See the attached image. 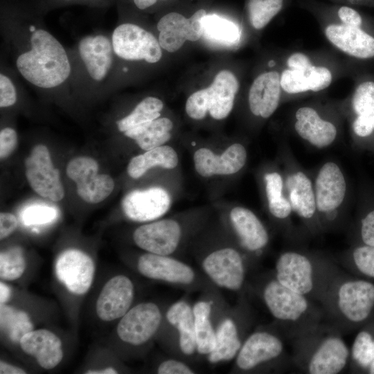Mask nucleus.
Returning <instances> with one entry per match:
<instances>
[{"mask_svg": "<svg viewBox=\"0 0 374 374\" xmlns=\"http://www.w3.org/2000/svg\"><path fill=\"white\" fill-rule=\"evenodd\" d=\"M265 197L270 215L288 227L293 213L286 197L283 170L267 172L263 176Z\"/></svg>", "mask_w": 374, "mask_h": 374, "instance_id": "nucleus-29", "label": "nucleus"}, {"mask_svg": "<svg viewBox=\"0 0 374 374\" xmlns=\"http://www.w3.org/2000/svg\"><path fill=\"white\" fill-rule=\"evenodd\" d=\"M98 168L94 159L84 156L71 159L66 167V175L76 184L78 195L87 203L103 201L114 188L112 178L106 174H99Z\"/></svg>", "mask_w": 374, "mask_h": 374, "instance_id": "nucleus-14", "label": "nucleus"}, {"mask_svg": "<svg viewBox=\"0 0 374 374\" xmlns=\"http://www.w3.org/2000/svg\"><path fill=\"white\" fill-rule=\"evenodd\" d=\"M134 285L125 276L118 275L109 279L102 289L96 302L98 317L105 321L122 317L132 305Z\"/></svg>", "mask_w": 374, "mask_h": 374, "instance_id": "nucleus-22", "label": "nucleus"}, {"mask_svg": "<svg viewBox=\"0 0 374 374\" xmlns=\"http://www.w3.org/2000/svg\"><path fill=\"white\" fill-rule=\"evenodd\" d=\"M337 271L321 256L299 250L281 253L275 264V278L283 286L306 296L321 300Z\"/></svg>", "mask_w": 374, "mask_h": 374, "instance_id": "nucleus-3", "label": "nucleus"}, {"mask_svg": "<svg viewBox=\"0 0 374 374\" xmlns=\"http://www.w3.org/2000/svg\"><path fill=\"white\" fill-rule=\"evenodd\" d=\"M284 353V344L278 336L267 331H257L242 344L236 355V364L240 370L249 371L282 358Z\"/></svg>", "mask_w": 374, "mask_h": 374, "instance_id": "nucleus-19", "label": "nucleus"}, {"mask_svg": "<svg viewBox=\"0 0 374 374\" xmlns=\"http://www.w3.org/2000/svg\"><path fill=\"white\" fill-rule=\"evenodd\" d=\"M197 172L203 177L232 175L239 172L247 159L246 148L241 143L230 145L220 156L207 148L197 150L193 157Z\"/></svg>", "mask_w": 374, "mask_h": 374, "instance_id": "nucleus-25", "label": "nucleus"}, {"mask_svg": "<svg viewBox=\"0 0 374 374\" xmlns=\"http://www.w3.org/2000/svg\"><path fill=\"white\" fill-rule=\"evenodd\" d=\"M168 321L179 332V345L181 352L186 355L197 350L193 310L184 301L173 303L166 313Z\"/></svg>", "mask_w": 374, "mask_h": 374, "instance_id": "nucleus-30", "label": "nucleus"}, {"mask_svg": "<svg viewBox=\"0 0 374 374\" xmlns=\"http://www.w3.org/2000/svg\"><path fill=\"white\" fill-rule=\"evenodd\" d=\"M262 299L272 317L295 337L320 324L322 313L310 299L283 286L275 278L264 286Z\"/></svg>", "mask_w": 374, "mask_h": 374, "instance_id": "nucleus-6", "label": "nucleus"}, {"mask_svg": "<svg viewBox=\"0 0 374 374\" xmlns=\"http://www.w3.org/2000/svg\"><path fill=\"white\" fill-rule=\"evenodd\" d=\"M239 82L229 70L219 71L209 87L193 93L185 106L186 114L195 120L204 118L207 112L216 120L224 119L231 112Z\"/></svg>", "mask_w": 374, "mask_h": 374, "instance_id": "nucleus-10", "label": "nucleus"}, {"mask_svg": "<svg viewBox=\"0 0 374 374\" xmlns=\"http://www.w3.org/2000/svg\"><path fill=\"white\" fill-rule=\"evenodd\" d=\"M163 108V101L155 96H148L141 99L127 115L116 121L115 124L121 132L141 124L158 118Z\"/></svg>", "mask_w": 374, "mask_h": 374, "instance_id": "nucleus-36", "label": "nucleus"}, {"mask_svg": "<svg viewBox=\"0 0 374 374\" xmlns=\"http://www.w3.org/2000/svg\"><path fill=\"white\" fill-rule=\"evenodd\" d=\"M111 39L117 62L119 86L130 64L151 65L158 63L162 57L158 38L136 23H119L112 31Z\"/></svg>", "mask_w": 374, "mask_h": 374, "instance_id": "nucleus-7", "label": "nucleus"}, {"mask_svg": "<svg viewBox=\"0 0 374 374\" xmlns=\"http://www.w3.org/2000/svg\"><path fill=\"white\" fill-rule=\"evenodd\" d=\"M17 133L10 126H6L0 131V157L1 159L10 156L17 144Z\"/></svg>", "mask_w": 374, "mask_h": 374, "instance_id": "nucleus-45", "label": "nucleus"}, {"mask_svg": "<svg viewBox=\"0 0 374 374\" xmlns=\"http://www.w3.org/2000/svg\"><path fill=\"white\" fill-rule=\"evenodd\" d=\"M159 374H192L195 372L182 362L176 359L163 361L158 367Z\"/></svg>", "mask_w": 374, "mask_h": 374, "instance_id": "nucleus-47", "label": "nucleus"}, {"mask_svg": "<svg viewBox=\"0 0 374 374\" xmlns=\"http://www.w3.org/2000/svg\"><path fill=\"white\" fill-rule=\"evenodd\" d=\"M202 268L207 276L220 287L238 291L244 284V260L235 249L226 247L213 251L204 259Z\"/></svg>", "mask_w": 374, "mask_h": 374, "instance_id": "nucleus-17", "label": "nucleus"}, {"mask_svg": "<svg viewBox=\"0 0 374 374\" xmlns=\"http://www.w3.org/2000/svg\"><path fill=\"white\" fill-rule=\"evenodd\" d=\"M332 326L365 321L374 308V285L364 280L345 279L337 274L321 300Z\"/></svg>", "mask_w": 374, "mask_h": 374, "instance_id": "nucleus-5", "label": "nucleus"}, {"mask_svg": "<svg viewBox=\"0 0 374 374\" xmlns=\"http://www.w3.org/2000/svg\"><path fill=\"white\" fill-rule=\"evenodd\" d=\"M211 305V302L202 301L193 308L197 350L202 355H209L215 346L216 331L210 319Z\"/></svg>", "mask_w": 374, "mask_h": 374, "instance_id": "nucleus-34", "label": "nucleus"}, {"mask_svg": "<svg viewBox=\"0 0 374 374\" xmlns=\"http://www.w3.org/2000/svg\"><path fill=\"white\" fill-rule=\"evenodd\" d=\"M230 219L244 249L258 252L265 248L269 241L268 231L253 211L243 206H236L231 209Z\"/></svg>", "mask_w": 374, "mask_h": 374, "instance_id": "nucleus-28", "label": "nucleus"}, {"mask_svg": "<svg viewBox=\"0 0 374 374\" xmlns=\"http://www.w3.org/2000/svg\"><path fill=\"white\" fill-rule=\"evenodd\" d=\"M181 233L176 221L163 220L138 227L133 239L139 247L148 253L168 256L177 248Z\"/></svg>", "mask_w": 374, "mask_h": 374, "instance_id": "nucleus-21", "label": "nucleus"}, {"mask_svg": "<svg viewBox=\"0 0 374 374\" xmlns=\"http://www.w3.org/2000/svg\"><path fill=\"white\" fill-rule=\"evenodd\" d=\"M16 217L10 213L0 214V238L3 240L14 232L17 227Z\"/></svg>", "mask_w": 374, "mask_h": 374, "instance_id": "nucleus-49", "label": "nucleus"}, {"mask_svg": "<svg viewBox=\"0 0 374 374\" xmlns=\"http://www.w3.org/2000/svg\"><path fill=\"white\" fill-rule=\"evenodd\" d=\"M25 174L30 186L40 196L59 202L64 196L60 171L54 168L50 152L43 144L35 145L25 160Z\"/></svg>", "mask_w": 374, "mask_h": 374, "instance_id": "nucleus-13", "label": "nucleus"}, {"mask_svg": "<svg viewBox=\"0 0 374 374\" xmlns=\"http://www.w3.org/2000/svg\"><path fill=\"white\" fill-rule=\"evenodd\" d=\"M57 216V211L46 205H32L24 210L22 222L26 226L41 225L51 222Z\"/></svg>", "mask_w": 374, "mask_h": 374, "instance_id": "nucleus-43", "label": "nucleus"}, {"mask_svg": "<svg viewBox=\"0 0 374 374\" xmlns=\"http://www.w3.org/2000/svg\"><path fill=\"white\" fill-rule=\"evenodd\" d=\"M177 163L178 157L174 149L161 145L133 157L127 166V173L132 178L138 179L153 167L172 169Z\"/></svg>", "mask_w": 374, "mask_h": 374, "instance_id": "nucleus-32", "label": "nucleus"}, {"mask_svg": "<svg viewBox=\"0 0 374 374\" xmlns=\"http://www.w3.org/2000/svg\"><path fill=\"white\" fill-rule=\"evenodd\" d=\"M203 28L208 36L222 42H235L240 36L239 29L233 22L215 14L204 17Z\"/></svg>", "mask_w": 374, "mask_h": 374, "instance_id": "nucleus-39", "label": "nucleus"}, {"mask_svg": "<svg viewBox=\"0 0 374 374\" xmlns=\"http://www.w3.org/2000/svg\"><path fill=\"white\" fill-rule=\"evenodd\" d=\"M170 197L159 187L134 190L127 193L122 201L125 215L136 222H148L164 215L170 206Z\"/></svg>", "mask_w": 374, "mask_h": 374, "instance_id": "nucleus-20", "label": "nucleus"}, {"mask_svg": "<svg viewBox=\"0 0 374 374\" xmlns=\"http://www.w3.org/2000/svg\"><path fill=\"white\" fill-rule=\"evenodd\" d=\"M334 326L321 323L297 336L295 361L310 374H337L346 366L350 352Z\"/></svg>", "mask_w": 374, "mask_h": 374, "instance_id": "nucleus-4", "label": "nucleus"}, {"mask_svg": "<svg viewBox=\"0 0 374 374\" xmlns=\"http://www.w3.org/2000/svg\"><path fill=\"white\" fill-rule=\"evenodd\" d=\"M285 148L283 170L285 193L293 213L310 233H320L322 230L317 211L313 178L298 163L289 148Z\"/></svg>", "mask_w": 374, "mask_h": 374, "instance_id": "nucleus-9", "label": "nucleus"}, {"mask_svg": "<svg viewBox=\"0 0 374 374\" xmlns=\"http://www.w3.org/2000/svg\"><path fill=\"white\" fill-rule=\"evenodd\" d=\"M112 0H40L37 6L44 14L51 9L70 5H84L91 7L109 6Z\"/></svg>", "mask_w": 374, "mask_h": 374, "instance_id": "nucleus-44", "label": "nucleus"}, {"mask_svg": "<svg viewBox=\"0 0 374 374\" xmlns=\"http://www.w3.org/2000/svg\"><path fill=\"white\" fill-rule=\"evenodd\" d=\"M283 89L280 72L265 71L253 81L249 91L248 103L253 115L264 119L271 117L280 102Z\"/></svg>", "mask_w": 374, "mask_h": 374, "instance_id": "nucleus-23", "label": "nucleus"}, {"mask_svg": "<svg viewBox=\"0 0 374 374\" xmlns=\"http://www.w3.org/2000/svg\"><path fill=\"white\" fill-rule=\"evenodd\" d=\"M350 355L361 367H368L374 361V339L367 331H361L356 336Z\"/></svg>", "mask_w": 374, "mask_h": 374, "instance_id": "nucleus-41", "label": "nucleus"}, {"mask_svg": "<svg viewBox=\"0 0 374 374\" xmlns=\"http://www.w3.org/2000/svg\"><path fill=\"white\" fill-rule=\"evenodd\" d=\"M328 42L342 53L357 59L374 57V37L361 26L330 24L324 28Z\"/></svg>", "mask_w": 374, "mask_h": 374, "instance_id": "nucleus-24", "label": "nucleus"}, {"mask_svg": "<svg viewBox=\"0 0 374 374\" xmlns=\"http://www.w3.org/2000/svg\"><path fill=\"white\" fill-rule=\"evenodd\" d=\"M73 98L93 99L119 87L118 67L111 33L97 30L80 37L67 47Z\"/></svg>", "mask_w": 374, "mask_h": 374, "instance_id": "nucleus-2", "label": "nucleus"}, {"mask_svg": "<svg viewBox=\"0 0 374 374\" xmlns=\"http://www.w3.org/2000/svg\"><path fill=\"white\" fill-rule=\"evenodd\" d=\"M332 80L329 68L313 63L301 52L290 54L280 72L283 92L291 96L321 91L330 85Z\"/></svg>", "mask_w": 374, "mask_h": 374, "instance_id": "nucleus-11", "label": "nucleus"}, {"mask_svg": "<svg viewBox=\"0 0 374 374\" xmlns=\"http://www.w3.org/2000/svg\"><path fill=\"white\" fill-rule=\"evenodd\" d=\"M368 368H369V373L371 374H374V361L370 364Z\"/></svg>", "mask_w": 374, "mask_h": 374, "instance_id": "nucleus-54", "label": "nucleus"}, {"mask_svg": "<svg viewBox=\"0 0 374 374\" xmlns=\"http://www.w3.org/2000/svg\"><path fill=\"white\" fill-rule=\"evenodd\" d=\"M26 260L19 247H13L0 253V276L6 280H14L23 274Z\"/></svg>", "mask_w": 374, "mask_h": 374, "instance_id": "nucleus-40", "label": "nucleus"}, {"mask_svg": "<svg viewBox=\"0 0 374 374\" xmlns=\"http://www.w3.org/2000/svg\"><path fill=\"white\" fill-rule=\"evenodd\" d=\"M359 236L362 244L374 247V208L367 211L361 218Z\"/></svg>", "mask_w": 374, "mask_h": 374, "instance_id": "nucleus-46", "label": "nucleus"}, {"mask_svg": "<svg viewBox=\"0 0 374 374\" xmlns=\"http://www.w3.org/2000/svg\"><path fill=\"white\" fill-rule=\"evenodd\" d=\"M37 4L3 1L0 33L3 53L21 79L36 91L56 100L73 98L67 47L48 29Z\"/></svg>", "mask_w": 374, "mask_h": 374, "instance_id": "nucleus-1", "label": "nucleus"}, {"mask_svg": "<svg viewBox=\"0 0 374 374\" xmlns=\"http://www.w3.org/2000/svg\"><path fill=\"white\" fill-rule=\"evenodd\" d=\"M137 268L148 278L170 283L188 285L195 278L189 265L168 256L145 253L139 258Z\"/></svg>", "mask_w": 374, "mask_h": 374, "instance_id": "nucleus-26", "label": "nucleus"}, {"mask_svg": "<svg viewBox=\"0 0 374 374\" xmlns=\"http://www.w3.org/2000/svg\"><path fill=\"white\" fill-rule=\"evenodd\" d=\"M206 12L202 8L189 18L183 15L169 12L158 21V40L162 49L169 53L179 50L186 41L195 42L204 33L203 19Z\"/></svg>", "mask_w": 374, "mask_h": 374, "instance_id": "nucleus-15", "label": "nucleus"}, {"mask_svg": "<svg viewBox=\"0 0 374 374\" xmlns=\"http://www.w3.org/2000/svg\"><path fill=\"white\" fill-rule=\"evenodd\" d=\"M242 344L235 321L226 318L216 330L215 346L208 355V361L211 363L229 361L238 355Z\"/></svg>", "mask_w": 374, "mask_h": 374, "instance_id": "nucleus-33", "label": "nucleus"}, {"mask_svg": "<svg viewBox=\"0 0 374 374\" xmlns=\"http://www.w3.org/2000/svg\"><path fill=\"white\" fill-rule=\"evenodd\" d=\"M166 0H132L136 8L141 10H145L153 7L159 1Z\"/></svg>", "mask_w": 374, "mask_h": 374, "instance_id": "nucleus-51", "label": "nucleus"}, {"mask_svg": "<svg viewBox=\"0 0 374 374\" xmlns=\"http://www.w3.org/2000/svg\"><path fill=\"white\" fill-rule=\"evenodd\" d=\"M19 345L24 353L34 357L45 369L55 367L63 357L61 340L46 329L27 332L20 339Z\"/></svg>", "mask_w": 374, "mask_h": 374, "instance_id": "nucleus-27", "label": "nucleus"}, {"mask_svg": "<svg viewBox=\"0 0 374 374\" xmlns=\"http://www.w3.org/2000/svg\"><path fill=\"white\" fill-rule=\"evenodd\" d=\"M172 127L173 123L170 118L159 117L131 128L124 134L134 140L141 149L148 151L169 141Z\"/></svg>", "mask_w": 374, "mask_h": 374, "instance_id": "nucleus-31", "label": "nucleus"}, {"mask_svg": "<svg viewBox=\"0 0 374 374\" xmlns=\"http://www.w3.org/2000/svg\"><path fill=\"white\" fill-rule=\"evenodd\" d=\"M26 372L16 366L11 365L5 362H0V373L1 374H24Z\"/></svg>", "mask_w": 374, "mask_h": 374, "instance_id": "nucleus-50", "label": "nucleus"}, {"mask_svg": "<svg viewBox=\"0 0 374 374\" xmlns=\"http://www.w3.org/2000/svg\"><path fill=\"white\" fill-rule=\"evenodd\" d=\"M337 15L341 24L355 26H362V18L361 15L352 8L341 6L338 10Z\"/></svg>", "mask_w": 374, "mask_h": 374, "instance_id": "nucleus-48", "label": "nucleus"}, {"mask_svg": "<svg viewBox=\"0 0 374 374\" xmlns=\"http://www.w3.org/2000/svg\"><path fill=\"white\" fill-rule=\"evenodd\" d=\"M162 315L154 303H139L130 309L117 326V334L124 342L141 345L150 340L158 330Z\"/></svg>", "mask_w": 374, "mask_h": 374, "instance_id": "nucleus-16", "label": "nucleus"}, {"mask_svg": "<svg viewBox=\"0 0 374 374\" xmlns=\"http://www.w3.org/2000/svg\"><path fill=\"white\" fill-rule=\"evenodd\" d=\"M57 278L73 294L80 295L90 288L95 271L92 259L78 249L62 253L55 265Z\"/></svg>", "mask_w": 374, "mask_h": 374, "instance_id": "nucleus-18", "label": "nucleus"}, {"mask_svg": "<svg viewBox=\"0 0 374 374\" xmlns=\"http://www.w3.org/2000/svg\"><path fill=\"white\" fill-rule=\"evenodd\" d=\"M87 374H116L117 371L112 367H108L103 369L98 370H89L85 372Z\"/></svg>", "mask_w": 374, "mask_h": 374, "instance_id": "nucleus-53", "label": "nucleus"}, {"mask_svg": "<svg viewBox=\"0 0 374 374\" xmlns=\"http://www.w3.org/2000/svg\"><path fill=\"white\" fill-rule=\"evenodd\" d=\"M293 128L303 141L317 149L329 148L339 136L337 122L310 105H304L296 109Z\"/></svg>", "mask_w": 374, "mask_h": 374, "instance_id": "nucleus-12", "label": "nucleus"}, {"mask_svg": "<svg viewBox=\"0 0 374 374\" xmlns=\"http://www.w3.org/2000/svg\"><path fill=\"white\" fill-rule=\"evenodd\" d=\"M350 121L368 123L374 126V82L364 81L355 89L349 99Z\"/></svg>", "mask_w": 374, "mask_h": 374, "instance_id": "nucleus-35", "label": "nucleus"}, {"mask_svg": "<svg viewBox=\"0 0 374 374\" xmlns=\"http://www.w3.org/2000/svg\"><path fill=\"white\" fill-rule=\"evenodd\" d=\"M353 265L360 273L374 278V247L360 244L350 252Z\"/></svg>", "mask_w": 374, "mask_h": 374, "instance_id": "nucleus-42", "label": "nucleus"}, {"mask_svg": "<svg viewBox=\"0 0 374 374\" xmlns=\"http://www.w3.org/2000/svg\"><path fill=\"white\" fill-rule=\"evenodd\" d=\"M283 0H249L247 4L249 20L256 30L265 28L281 10Z\"/></svg>", "mask_w": 374, "mask_h": 374, "instance_id": "nucleus-38", "label": "nucleus"}, {"mask_svg": "<svg viewBox=\"0 0 374 374\" xmlns=\"http://www.w3.org/2000/svg\"><path fill=\"white\" fill-rule=\"evenodd\" d=\"M10 290L9 287L5 283H0V302L1 304H4L9 299Z\"/></svg>", "mask_w": 374, "mask_h": 374, "instance_id": "nucleus-52", "label": "nucleus"}, {"mask_svg": "<svg viewBox=\"0 0 374 374\" xmlns=\"http://www.w3.org/2000/svg\"><path fill=\"white\" fill-rule=\"evenodd\" d=\"M317 211L322 231L336 226L343 217L348 196L346 175L335 161L324 162L313 177Z\"/></svg>", "mask_w": 374, "mask_h": 374, "instance_id": "nucleus-8", "label": "nucleus"}, {"mask_svg": "<svg viewBox=\"0 0 374 374\" xmlns=\"http://www.w3.org/2000/svg\"><path fill=\"white\" fill-rule=\"evenodd\" d=\"M0 310L1 330L12 341L19 342L25 334L33 330V324L26 312L4 304H1Z\"/></svg>", "mask_w": 374, "mask_h": 374, "instance_id": "nucleus-37", "label": "nucleus"}]
</instances>
